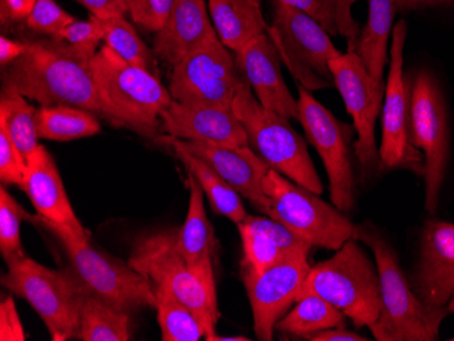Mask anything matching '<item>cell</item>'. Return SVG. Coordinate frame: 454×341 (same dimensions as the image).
<instances>
[{
  "label": "cell",
  "instance_id": "37",
  "mask_svg": "<svg viewBox=\"0 0 454 341\" xmlns=\"http://www.w3.org/2000/svg\"><path fill=\"white\" fill-rule=\"evenodd\" d=\"M104 35H106L104 22L90 14L86 21L75 19L73 24L68 25L65 32L61 33L60 40L68 43L71 47L83 55L93 58L98 52L99 43L104 42Z\"/></svg>",
  "mask_w": 454,
  "mask_h": 341
},
{
  "label": "cell",
  "instance_id": "11",
  "mask_svg": "<svg viewBox=\"0 0 454 341\" xmlns=\"http://www.w3.org/2000/svg\"><path fill=\"white\" fill-rule=\"evenodd\" d=\"M411 140L425 157V208L437 213L449 159V120L445 97L430 71L411 83Z\"/></svg>",
  "mask_w": 454,
  "mask_h": 341
},
{
  "label": "cell",
  "instance_id": "21",
  "mask_svg": "<svg viewBox=\"0 0 454 341\" xmlns=\"http://www.w3.org/2000/svg\"><path fill=\"white\" fill-rule=\"evenodd\" d=\"M208 14L206 0H175L167 22L155 33V58L175 67L190 53L221 42Z\"/></svg>",
  "mask_w": 454,
  "mask_h": 341
},
{
  "label": "cell",
  "instance_id": "30",
  "mask_svg": "<svg viewBox=\"0 0 454 341\" xmlns=\"http://www.w3.org/2000/svg\"><path fill=\"white\" fill-rule=\"evenodd\" d=\"M315 19L329 35L343 37L347 52H356L361 27L353 17V6L358 0H279Z\"/></svg>",
  "mask_w": 454,
  "mask_h": 341
},
{
  "label": "cell",
  "instance_id": "32",
  "mask_svg": "<svg viewBox=\"0 0 454 341\" xmlns=\"http://www.w3.org/2000/svg\"><path fill=\"white\" fill-rule=\"evenodd\" d=\"M0 126L9 132L15 146L24 155L30 157L38 147L37 109L27 103V97L9 88H2L0 96Z\"/></svg>",
  "mask_w": 454,
  "mask_h": 341
},
{
  "label": "cell",
  "instance_id": "48",
  "mask_svg": "<svg viewBox=\"0 0 454 341\" xmlns=\"http://www.w3.org/2000/svg\"><path fill=\"white\" fill-rule=\"evenodd\" d=\"M448 310H449V313H451V314H454V298L453 299L450 300V302H449L448 304ZM450 340H453L454 341V337H451Z\"/></svg>",
  "mask_w": 454,
  "mask_h": 341
},
{
  "label": "cell",
  "instance_id": "5",
  "mask_svg": "<svg viewBox=\"0 0 454 341\" xmlns=\"http://www.w3.org/2000/svg\"><path fill=\"white\" fill-rule=\"evenodd\" d=\"M306 295L323 298L356 328L373 325L381 312L379 272L358 239H348L331 259L310 268L297 302Z\"/></svg>",
  "mask_w": 454,
  "mask_h": 341
},
{
  "label": "cell",
  "instance_id": "6",
  "mask_svg": "<svg viewBox=\"0 0 454 341\" xmlns=\"http://www.w3.org/2000/svg\"><path fill=\"white\" fill-rule=\"evenodd\" d=\"M233 112L244 126L249 147L268 167L306 190L323 193V182L309 155L306 140L293 128L290 120L264 108L247 81L237 91Z\"/></svg>",
  "mask_w": 454,
  "mask_h": 341
},
{
  "label": "cell",
  "instance_id": "31",
  "mask_svg": "<svg viewBox=\"0 0 454 341\" xmlns=\"http://www.w3.org/2000/svg\"><path fill=\"white\" fill-rule=\"evenodd\" d=\"M346 315L318 295L301 298L294 309L278 321L275 329L290 337L308 338L309 336L344 325Z\"/></svg>",
  "mask_w": 454,
  "mask_h": 341
},
{
  "label": "cell",
  "instance_id": "45",
  "mask_svg": "<svg viewBox=\"0 0 454 341\" xmlns=\"http://www.w3.org/2000/svg\"><path fill=\"white\" fill-rule=\"evenodd\" d=\"M207 341H249L251 338L245 337V336H221L218 333H214V335L208 336L206 338Z\"/></svg>",
  "mask_w": 454,
  "mask_h": 341
},
{
  "label": "cell",
  "instance_id": "43",
  "mask_svg": "<svg viewBox=\"0 0 454 341\" xmlns=\"http://www.w3.org/2000/svg\"><path fill=\"white\" fill-rule=\"evenodd\" d=\"M27 45L24 42H17L12 38L2 35L0 37V67L4 68L6 66L12 65L17 58L27 52Z\"/></svg>",
  "mask_w": 454,
  "mask_h": 341
},
{
  "label": "cell",
  "instance_id": "47",
  "mask_svg": "<svg viewBox=\"0 0 454 341\" xmlns=\"http://www.w3.org/2000/svg\"><path fill=\"white\" fill-rule=\"evenodd\" d=\"M454 0H425V4H453Z\"/></svg>",
  "mask_w": 454,
  "mask_h": 341
},
{
  "label": "cell",
  "instance_id": "12",
  "mask_svg": "<svg viewBox=\"0 0 454 341\" xmlns=\"http://www.w3.org/2000/svg\"><path fill=\"white\" fill-rule=\"evenodd\" d=\"M298 121L325 167L333 205L341 213L353 211L356 182L351 144L356 134V127L333 116L318 103L312 91L301 85L298 86Z\"/></svg>",
  "mask_w": 454,
  "mask_h": 341
},
{
  "label": "cell",
  "instance_id": "46",
  "mask_svg": "<svg viewBox=\"0 0 454 341\" xmlns=\"http://www.w3.org/2000/svg\"><path fill=\"white\" fill-rule=\"evenodd\" d=\"M397 4H399V7H414L426 4L425 0H397Z\"/></svg>",
  "mask_w": 454,
  "mask_h": 341
},
{
  "label": "cell",
  "instance_id": "4",
  "mask_svg": "<svg viewBox=\"0 0 454 341\" xmlns=\"http://www.w3.org/2000/svg\"><path fill=\"white\" fill-rule=\"evenodd\" d=\"M364 241L376 257L381 290V312L370 330L379 341H435L448 317V307L426 305L400 267L394 246L373 226H358L356 238Z\"/></svg>",
  "mask_w": 454,
  "mask_h": 341
},
{
  "label": "cell",
  "instance_id": "35",
  "mask_svg": "<svg viewBox=\"0 0 454 341\" xmlns=\"http://www.w3.org/2000/svg\"><path fill=\"white\" fill-rule=\"evenodd\" d=\"M25 221L37 223L38 215L27 213L10 195L4 185L0 188V253L6 263L27 256L20 241V225Z\"/></svg>",
  "mask_w": 454,
  "mask_h": 341
},
{
  "label": "cell",
  "instance_id": "41",
  "mask_svg": "<svg viewBox=\"0 0 454 341\" xmlns=\"http://www.w3.org/2000/svg\"><path fill=\"white\" fill-rule=\"evenodd\" d=\"M35 0H0V21L2 27L20 25L27 22L35 7Z\"/></svg>",
  "mask_w": 454,
  "mask_h": 341
},
{
  "label": "cell",
  "instance_id": "16",
  "mask_svg": "<svg viewBox=\"0 0 454 341\" xmlns=\"http://www.w3.org/2000/svg\"><path fill=\"white\" fill-rule=\"evenodd\" d=\"M308 256L288 257L260 274L241 271L259 340L271 341L278 321L297 302L301 287L312 268Z\"/></svg>",
  "mask_w": 454,
  "mask_h": 341
},
{
  "label": "cell",
  "instance_id": "40",
  "mask_svg": "<svg viewBox=\"0 0 454 341\" xmlns=\"http://www.w3.org/2000/svg\"><path fill=\"white\" fill-rule=\"evenodd\" d=\"M0 340L25 341L27 335L12 297H6L0 304Z\"/></svg>",
  "mask_w": 454,
  "mask_h": 341
},
{
  "label": "cell",
  "instance_id": "36",
  "mask_svg": "<svg viewBox=\"0 0 454 341\" xmlns=\"http://www.w3.org/2000/svg\"><path fill=\"white\" fill-rule=\"evenodd\" d=\"M75 19V17L61 9L55 0H35V7L25 25L35 35L60 40L61 33Z\"/></svg>",
  "mask_w": 454,
  "mask_h": 341
},
{
  "label": "cell",
  "instance_id": "29",
  "mask_svg": "<svg viewBox=\"0 0 454 341\" xmlns=\"http://www.w3.org/2000/svg\"><path fill=\"white\" fill-rule=\"evenodd\" d=\"M40 139L71 142L101 132L99 117L85 109L70 105L41 106L37 109Z\"/></svg>",
  "mask_w": 454,
  "mask_h": 341
},
{
  "label": "cell",
  "instance_id": "8",
  "mask_svg": "<svg viewBox=\"0 0 454 341\" xmlns=\"http://www.w3.org/2000/svg\"><path fill=\"white\" fill-rule=\"evenodd\" d=\"M2 284L37 312L53 341L76 338L82 287L73 269H52L24 256L7 263Z\"/></svg>",
  "mask_w": 454,
  "mask_h": 341
},
{
  "label": "cell",
  "instance_id": "34",
  "mask_svg": "<svg viewBox=\"0 0 454 341\" xmlns=\"http://www.w3.org/2000/svg\"><path fill=\"white\" fill-rule=\"evenodd\" d=\"M102 22L106 29L104 45L111 48L124 62L149 71L160 78L154 52L143 43L142 38L139 37L134 27L127 21L126 17L109 18V19H102Z\"/></svg>",
  "mask_w": 454,
  "mask_h": 341
},
{
  "label": "cell",
  "instance_id": "44",
  "mask_svg": "<svg viewBox=\"0 0 454 341\" xmlns=\"http://www.w3.org/2000/svg\"><path fill=\"white\" fill-rule=\"evenodd\" d=\"M306 340L310 341H367L369 338L358 333L351 332L346 329L344 325L341 327L329 328V329L321 330L315 335L309 336Z\"/></svg>",
  "mask_w": 454,
  "mask_h": 341
},
{
  "label": "cell",
  "instance_id": "9",
  "mask_svg": "<svg viewBox=\"0 0 454 341\" xmlns=\"http://www.w3.org/2000/svg\"><path fill=\"white\" fill-rule=\"evenodd\" d=\"M262 190L271 200L272 219L310 245L338 251L348 239L356 238L358 226L341 211L277 170H268L262 180Z\"/></svg>",
  "mask_w": 454,
  "mask_h": 341
},
{
  "label": "cell",
  "instance_id": "15",
  "mask_svg": "<svg viewBox=\"0 0 454 341\" xmlns=\"http://www.w3.org/2000/svg\"><path fill=\"white\" fill-rule=\"evenodd\" d=\"M244 81L231 50L216 42L190 53L172 67L169 91L177 103L233 109Z\"/></svg>",
  "mask_w": 454,
  "mask_h": 341
},
{
  "label": "cell",
  "instance_id": "7",
  "mask_svg": "<svg viewBox=\"0 0 454 341\" xmlns=\"http://www.w3.org/2000/svg\"><path fill=\"white\" fill-rule=\"evenodd\" d=\"M37 223L55 234L70 260V268L86 291L129 314L145 307H157L154 287L129 264L97 251L90 239L76 236L70 229L41 221Z\"/></svg>",
  "mask_w": 454,
  "mask_h": 341
},
{
  "label": "cell",
  "instance_id": "49",
  "mask_svg": "<svg viewBox=\"0 0 454 341\" xmlns=\"http://www.w3.org/2000/svg\"><path fill=\"white\" fill-rule=\"evenodd\" d=\"M129 4H131L132 0H129Z\"/></svg>",
  "mask_w": 454,
  "mask_h": 341
},
{
  "label": "cell",
  "instance_id": "22",
  "mask_svg": "<svg viewBox=\"0 0 454 341\" xmlns=\"http://www.w3.org/2000/svg\"><path fill=\"white\" fill-rule=\"evenodd\" d=\"M24 190L29 196L41 222L70 229L76 236L89 238L66 192L65 184L51 152L43 144L27 160Z\"/></svg>",
  "mask_w": 454,
  "mask_h": 341
},
{
  "label": "cell",
  "instance_id": "10",
  "mask_svg": "<svg viewBox=\"0 0 454 341\" xmlns=\"http://www.w3.org/2000/svg\"><path fill=\"white\" fill-rule=\"evenodd\" d=\"M272 25L268 35L295 81L309 91L335 86L329 62L341 55L328 33L309 15L272 0Z\"/></svg>",
  "mask_w": 454,
  "mask_h": 341
},
{
  "label": "cell",
  "instance_id": "26",
  "mask_svg": "<svg viewBox=\"0 0 454 341\" xmlns=\"http://www.w3.org/2000/svg\"><path fill=\"white\" fill-rule=\"evenodd\" d=\"M397 0H369V17L361 30L356 53L361 58L370 75L384 82L387 63V45L392 35Z\"/></svg>",
  "mask_w": 454,
  "mask_h": 341
},
{
  "label": "cell",
  "instance_id": "28",
  "mask_svg": "<svg viewBox=\"0 0 454 341\" xmlns=\"http://www.w3.org/2000/svg\"><path fill=\"white\" fill-rule=\"evenodd\" d=\"M129 315V313L120 312L109 306L86 291L83 287L76 338L82 341L131 340L132 327Z\"/></svg>",
  "mask_w": 454,
  "mask_h": 341
},
{
  "label": "cell",
  "instance_id": "24",
  "mask_svg": "<svg viewBox=\"0 0 454 341\" xmlns=\"http://www.w3.org/2000/svg\"><path fill=\"white\" fill-rule=\"evenodd\" d=\"M207 4L219 40L233 53L268 32L260 0H207Z\"/></svg>",
  "mask_w": 454,
  "mask_h": 341
},
{
  "label": "cell",
  "instance_id": "1",
  "mask_svg": "<svg viewBox=\"0 0 454 341\" xmlns=\"http://www.w3.org/2000/svg\"><path fill=\"white\" fill-rule=\"evenodd\" d=\"M27 50L2 68V88L41 106L70 105L106 120L91 71V58L58 38H25Z\"/></svg>",
  "mask_w": 454,
  "mask_h": 341
},
{
  "label": "cell",
  "instance_id": "17",
  "mask_svg": "<svg viewBox=\"0 0 454 341\" xmlns=\"http://www.w3.org/2000/svg\"><path fill=\"white\" fill-rule=\"evenodd\" d=\"M177 142L183 149L213 167L227 184L247 198L260 213L270 218L274 216L271 200L262 190V180L271 167L251 147L224 146L199 140L177 139Z\"/></svg>",
  "mask_w": 454,
  "mask_h": 341
},
{
  "label": "cell",
  "instance_id": "33",
  "mask_svg": "<svg viewBox=\"0 0 454 341\" xmlns=\"http://www.w3.org/2000/svg\"><path fill=\"white\" fill-rule=\"evenodd\" d=\"M157 297L158 324L162 341H199L206 330L196 315L167 287H154Z\"/></svg>",
  "mask_w": 454,
  "mask_h": 341
},
{
  "label": "cell",
  "instance_id": "20",
  "mask_svg": "<svg viewBox=\"0 0 454 341\" xmlns=\"http://www.w3.org/2000/svg\"><path fill=\"white\" fill-rule=\"evenodd\" d=\"M160 131L181 140L224 146H249L247 132L233 109L181 104L173 99L160 116Z\"/></svg>",
  "mask_w": 454,
  "mask_h": 341
},
{
  "label": "cell",
  "instance_id": "18",
  "mask_svg": "<svg viewBox=\"0 0 454 341\" xmlns=\"http://www.w3.org/2000/svg\"><path fill=\"white\" fill-rule=\"evenodd\" d=\"M237 68L264 108L288 120H298V99L282 74V58L268 33L254 38L234 53Z\"/></svg>",
  "mask_w": 454,
  "mask_h": 341
},
{
  "label": "cell",
  "instance_id": "39",
  "mask_svg": "<svg viewBox=\"0 0 454 341\" xmlns=\"http://www.w3.org/2000/svg\"><path fill=\"white\" fill-rule=\"evenodd\" d=\"M173 4L175 0H132L129 14L143 29L158 33L167 22Z\"/></svg>",
  "mask_w": 454,
  "mask_h": 341
},
{
  "label": "cell",
  "instance_id": "25",
  "mask_svg": "<svg viewBox=\"0 0 454 341\" xmlns=\"http://www.w3.org/2000/svg\"><path fill=\"white\" fill-rule=\"evenodd\" d=\"M157 142L170 147L173 154L181 160V164L185 167L187 172L192 174L196 178V182L200 184L201 190L207 196L211 207L218 215L226 216L236 225L247 218V213L245 211L241 195L227 184L213 167H208L200 158L183 149L178 144L177 139L169 135L167 136L160 135L157 137Z\"/></svg>",
  "mask_w": 454,
  "mask_h": 341
},
{
  "label": "cell",
  "instance_id": "14",
  "mask_svg": "<svg viewBox=\"0 0 454 341\" xmlns=\"http://www.w3.org/2000/svg\"><path fill=\"white\" fill-rule=\"evenodd\" d=\"M329 68L347 112L353 117L358 135L354 152L361 169V180L366 182L381 169L376 123L384 105L385 83L370 75L356 52L341 53L329 62Z\"/></svg>",
  "mask_w": 454,
  "mask_h": 341
},
{
  "label": "cell",
  "instance_id": "19",
  "mask_svg": "<svg viewBox=\"0 0 454 341\" xmlns=\"http://www.w3.org/2000/svg\"><path fill=\"white\" fill-rule=\"evenodd\" d=\"M412 289L431 307H446L454 298V223L427 221Z\"/></svg>",
  "mask_w": 454,
  "mask_h": 341
},
{
  "label": "cell",
  "instance_id": "13",
  "mask_svg": "<svg viewBox=\"0 0 454 341\" xmlns=\"http://www.w3.org/2000/svg\"><path fill=\"white\" fill-rule=\"evenodd\" d=\"M407 22H397L392 32L389 74L382 105L381 169H404L423 178L425 157L411 140V81L404 74Z\"/></svg>",
  "mask_w": 454,
  "mask_h": 341
},
{
  "label": "cell",
  "instance_id": "2",
  "mask_svg": "<svg viewBox=\"0 0 454 341\" xmlns=\"http://www.w3.org/2000/svg\"><path fill=\"white\" fill-rule=\"evenodd\" d=\"M213 259L204 257L195 266H190L181 252L177 229H167L137 238L129 264L153 287L170 290L200 321L206 330L204 338H207L216 333L221 317Z\"/></svg>",
  "mask_w": 454,
  "mask_h": 341
},
{
  "label": "cell",
  "instance_id": "23",
  "mask_svg": "<svg viewBox=\"0 0 454 341\" xmlns=\"http://www.w3.org/2000/svg\"><path fill=\"white\" fill-rule=\"evenodd\" d=\"M244 259L241 271L260 274L288 257L309 254L313 245L270 216L247 215L237 225Z\"/></svg>",
  "mask_w": 454,
  "mask_h": 341
},
{
  "label": "cell",
  "instance_id": "42",
  "mask_svg": "<svg viewBox=\"0 0 454 341\" xmlns=\"http://www.w3.org/2000/svg\"><path fill=\"white\" fill-rule=\"evenodd\" d=\"M75 2L88 9L91 15L99 19L126 17L131 6L129 0H75Z\"/></svg>",
  "mask_w": 454,
  "mask_h": 341
},
{
  "label": "cell",
  "instance_id": "27",
  "mask_svg": "<svg viewBox=\"0 0 454 341\" xmlns=\"http://www.w3.org/2000/svg\"><path fill=\"white\" fill-rule=\"evenodd\" d=\"M190 205L185 222L178 230V244L190 266L207 256H215L216 238L204 208V192L196 178L188 173Z\"/></svg>",
  "mask_w": 454,
  "mask_h": 341
},
{
  "label": "cell",
  "instance_id": "38",
  "mask_svg": "<svg viewBox=\"0 0 454 341\" xmlns=\"http://www.w3.org/2000/svg\"><path fill=\"white\" fill-rule=\"evenodd\" d=\"M27 159L20 154L14 140L4 127L0 126V180L4 185H15L24 190Z\"/></svg>",
  "mask_w": 454,
  "mask_h": 341
},
{
  "label": "cell",
  "instance_id": "3",
  "mask_svg": "<svg viewBox=\"0 0 454 341\" xmlns=\"http://www.w3.org/2000/svg\"><path fill=\"white\" fill-rule=\"evenodd\" d=\"M106 123L140 136H160V116L173 103L169 89L149 71L124 62L102 45L90 62Z\"/></svg>",
  "mask_w": 454,
  "mask_h": 341
}]
</instances>
